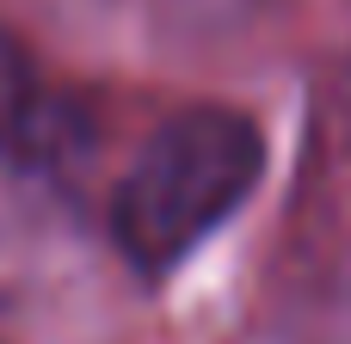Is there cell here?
<instances>
[{"label":"cell","instance_id":"cell-1","mask_svg":"<svg viewBox=\"0 0 351 344\" xmlns=\"http://www.w3.org/2000/svg\"><path fill=\"white\" fill-rule=\"evenodd\" d=\"M265 135L228 105H191L167 117L130 160L111 197V234L136 271L185 265L259 185Z\"/></svg>","mask_w":351,"mask_h":344},{"label":"cell","instance_id":"cell-2","mask_svg":"<svg viewBox=\"0 0 351 344\" xmlns=\"http://www.w3.org/2000/svg\"><path fill=\"white\" fill-rule=\"evenodd\" d=\"M25 105H31V68H25V49L0 31V142L19 129Z\"/></svg>","mask_w":351,"mask_h":344}]
</instances>
